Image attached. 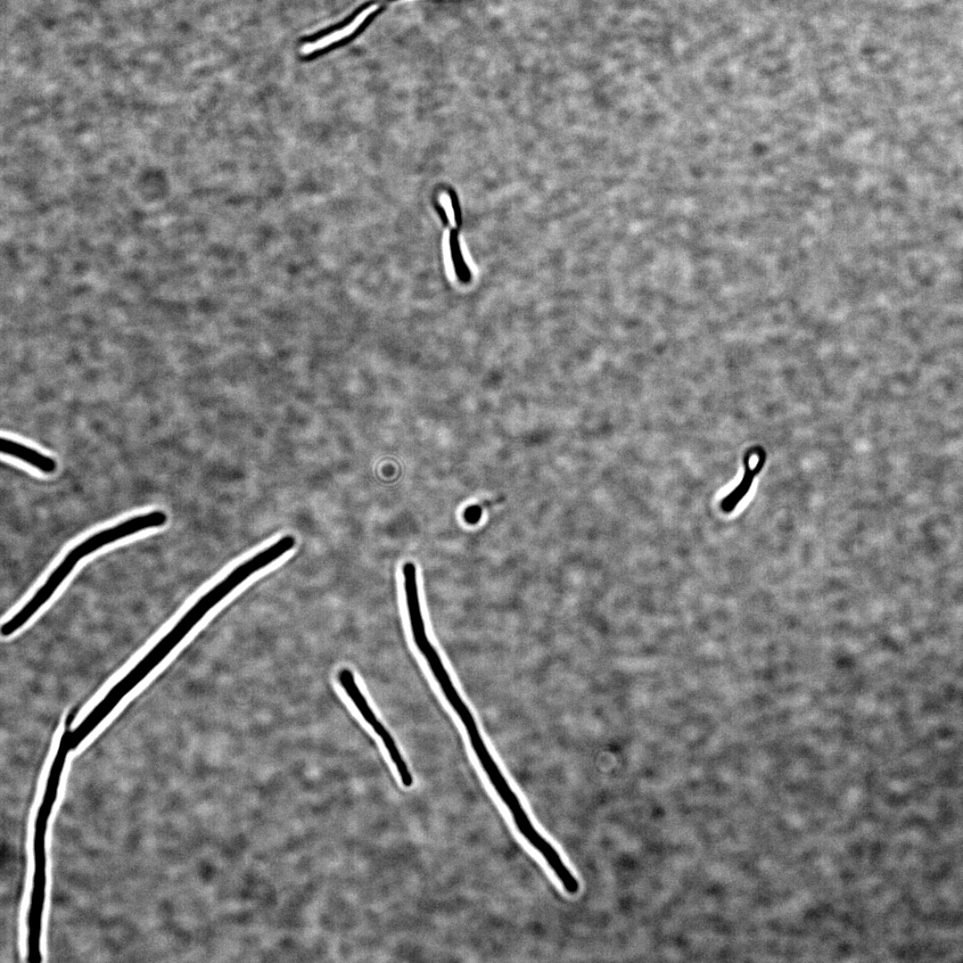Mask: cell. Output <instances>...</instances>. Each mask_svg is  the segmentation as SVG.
Instances as JSON below:
<instances>
[{
	"label": "cell",
	"mask_w": 963,
	"mask_h": 963,
	"mask_svg": "<svg viewBox=\"0 0 963 963\" xmlns=\"http://www.w3.org/2000/svg\"><path fill=\"white\" fill-rule=\"evenodd\" d=\"M411 630L416 646L426 660L446 699L464 724L470 744L485 774L490 776L497 772L500 769L490 754L471 711L455 687L439 654L427 637L424 623H414Z\"/></svg>",
	"instance_id": "cell-2"
},
{
	"label": "cell",
	"mask_w": 963,
	"mask_h": 963,
	"mask_svg": "<svg viewBox=\"0 0 963 963\" xmlns=\"http://www.w3.org/2000/svg\"><path fill=\"white\" fill-rule=\"evenodd\" d=\"M1 450L4 454L21 460L45 474L54 473L57 467L56 461L53 457L11 439H2Z\"/></svg>",
	"instance_id": "cell-5"
},
{
	"label": "cell",
	"mask_w": 963,
	"mask_h": 963,
	"mask_svg": "<svg viewBox=\"0 0 963 963\" xmlns=\"http://www.w3.org/2000/svg\"><path fill=\"white\" fill-rule=\"evenodd\" d=\"M167 514L160 510L133 516L114 526L98 531L69 551L59 565L52 572L44 584L30 600L8 621L2 625V635L10 636L22 627L53 596L64 580L84 557L121 539L142 531L160 527L166 523Z\"/></svg>",
	"instance_id": "cell-1"
},
{
	"label": "cell",
	"mask_w": 963,
	"mask_h": 963,
	"mask_svg": "<svg viewBox=\"0 0 963 963\" xmlns=\"http://www.w3.org/2000/svg\"><path fill=\"white\" fill-rule=\"evenodd\" d=\"M440 202L442 203L446 211L449 221L452 226L456 225L455 215L452 208L450 198L448 194L443 193L440 195Z\"/></svg>",
	"instance_id": "cell-7"
},
{
	"label": "cell",
	"mask_w": 963,
	"mask_h": 963,
	"mask_svg": "<svg viewBox=\"0 0 963 963\" xmlns=\"http://www.w3.org/2000/svg\"><path fill=\"white\" fill-rule=\"evenodd\" d=\"M751 451H747L745 457V473L738 483V485L721 501L720 506L725 513L732 512L738 503L744 498L750 490L753 482L754 476L764 466L766 460L765 451L761 448H758V461L753 468L750 466Z\"/></svg>",
	"instance_id": "cell-6"
},
{
	"label": "cell",
	"mask_w": 963,
	"mask_h": 963,
	"mask_svg": "<svg viewBox=\"0 0 963 963\" xmlns=\"http://www.w3.org/2000/svg\"><path fill=\"white\" fill-rule=\"evenodd\" d=\"M338 680L345 691L346 695L350 697L352 704L355 705L358 712L364 718V720L372 727L373 730L382 739L397 771L400 778L401 783L406 787H410L413 784V777L409 771V769L403 759L399 748L390 734L387 728L376 717L374 712L370 707L366 696L361 692L358 686L354 674L347 668L342 669L338 673Z\"/></svg>",
	"instance_id": "cell-3"
},
{
	"label": "cell",
	"mask_w": 963,
	"mask_h": 963,
	"mask_svg": "<svg viewBox=\"0 0 963 963\" xmlns=\"http://www.w3.org/2000/svg\"><path fill=\"white\" fill-rule=\"evenodd\" d=\"M384 4H375L373 0L365 4L355 14L350 22L345 26L325 35L323 37L317 39L314 42H309L303 45L300 48V53L303 55L311 54L317 51L324 49L334 43L350 37L360 29H364L369 22H371L377 15H379L384 9Z\"/></svg>",
	"instance_id": "cell-4"
}]
</instances>
